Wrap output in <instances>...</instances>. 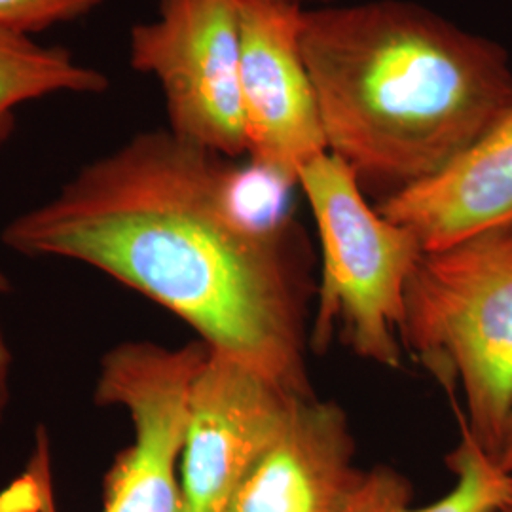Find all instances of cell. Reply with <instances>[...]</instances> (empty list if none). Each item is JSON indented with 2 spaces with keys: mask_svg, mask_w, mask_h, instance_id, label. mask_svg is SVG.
<instances>
[{
  "mask_svg": "<svg viewBox=\"0 0 512 512\" xmlns=\"http://www.w3.org/2000/svg\"><path fill=\"white\" fill-rule=\"evenodd\" d=\"M247 188L230 158L145 131L10 220L2 241L110 275L209 348L313 399L310 258L293 220L253 211Z\"/></svg>",
  "mask_w": 512,
  "mask_h": 512,
  "instance_id": "6da1fadb",
  "label": "cell"
},
{
  "mask_svg": "<svg viewBox=\"0 0 512 512\" xmlns=\"http://www.w3.org/2000/svg\"><path fill=\"white\" fill-rule=\"evenodd\" d=\"M300 44L330 154L382 200L439 173L512 109L505 48L414 2L304 10Z\"/></svg>",
  "mask_w": 512,
  "mask_h": 512,
  "instance_id": "7a4b0ae2",
  "label": "cell"
},
{
  "mask_svg": "<svg viewBox=\"0 0 512 512\" xmlns=\"http://www.w3.org/2000/svg\"><path fill=\"white\" fill-rule=\"evenodd\" d=\"M399 334L440 387L463 393V429L495 458L512 412V224L425 251Z\"/></svg>",
  "mask_w": 512,
  "mask_h": 512,
  "instance_id": "3957f363",
  "label": "cell"
},
{
  "mask_svg": "<svg viewBox=\"0 0 512 512\" xmlns=\"http://www.w3.org/2000/svg\"><path fill=\"white\" fill-rule=\"evenodd\" d=\"M298 184L321 238L323 266L310 325V349L334 338L357 357L401 368L408 279L425 253L418 238L366 200L357 175L325 152L302 167Z\"/></svg>",
  "mask_w": 512,
  "mask_h": 512,
  "instance_id": "277c9868",
  "label": "cell"
},
{
  "mask_svg": "<svg viewBox=\"0 0 512 512\" xmlns=\"http://www.w3.org/2000/svg\"><path fill=\"white\" fill-rule=\"evenodd\" d=\"M129 63L158 80L173 135L230 160L247 154L241 0H160L129 33Z\"/></svg>",
  "mask_w": 512,
  "mask_h": 512,
  "instance_id": "5b68a950",
  "label": "cell"
},
{
  "mask_svg": "<svg viewBox=\"0 0 512 512\" xmlns=\"http://www.w3.org/2000/svg\"><path fill=\"white\" fill-rule=\"evenodd\" d=\"M209 346L124 342L101 357L93 401L128 412L133 442L103 480V512H183L179 465L188 395Z\"/></svg>",
  "mask_w": 512,
  "mask_h": 512,
  "instance_id": "8992f818",
  "label": "cell"
},
{
  "mask_svg": "<svg viewBox=\"0 0 512 512\" xmlns=\"http://www.w3.org/2000/svg\"><path fill=\"white\" fill-rule=\"evenodd\" d=\"M302 401L253 366L209 348L188 395L179 465L183 512H224Z\"/></svg>",
  "mask_w": 512,
  "mask_h": 512,
  "instance_id": "52a82bcc",
  "label": "cell"
},
{
  "mask_svg": "<svg viewBox=\"0 0 512 512\" xmlns=\"http://www.w3.org/2000/svg\"><path fill=\"white\" fill-rule=\"evenodd\" d=\"M304 6L241 0L239 90L251 167L283 186L329 152L317 93L302 54Z\"/></svg>",
  "mask_w": 512,
  "mask_h": 512,
  "instance_id": "ba28073f",
  "label": "cell"
},
{
  "mask_svg": "<svg viewBox=\"0 0 512 512\" xmlns=\"http://www.w3.org/2000/svg\"><path fill=\"white\" fill-rule=\"evenodd\" d=\"M361 475L346 410L302 399L224 512H346Z\"/></svg>",
  "mask_w": 512,
  "mask_h": 512,
  "instance_id": "9c48e42d",
  "label": "cell"
},
{
  "mask_svg": "<svg viewBox=\"0 0 512 512\" xmlns=\"http://www.w3.org/2000/svg\"><path fill=\"white\" fill-rule=\"evenodd\" d=\"M376 207L425 251L512 224V109L439 173Z\"/></svg>",
  "mask_w": 512,
  "mask_h": 512,
  "instance_id": "30bf717a",
  "label": "cell"
},
{
  "mask_svg": "<svg viewBox=\"0 0 512 512\" xmlns=\"http://www.w3.org/2000/svg\"><path fill=\"white\" fill-rule=\"evenodd\" d=\"M446 463L456 476L452 490L431 505L414 507L410 480L393 467L363 471L346 512H501L512 492V475L503 471L463 427Z\"/></svg>",
  "mask_w": 512,
  "mask_h": 512,
  "instance_id": "8fae6325",
  "label": "cell"
},
{
  "mask_svg": "<svg viewBox=\"0 0 512 512\" xmlns=\"http://www.w3.org/2000/svg\"><path fill=\"white\" fill-rule=\"evenodd\" d=\"M107 90V74L76 61L67 50L0 31V145L12 135L16 110L25 103L57 93L93 95Z\"/></svg>",
  "mask_w": 512,
  "mask_h": 512,
  "instance_id": "7c38bea8",
  "label": "cell"
},
{
  "mask_svg": "<svg viewBox=\"0 0 512 512\" xmlns=\"http://www.w3.org/2000/svg\"><path fill=\"white\" fill-rule=\"evenodd\" d=\"M105 0H0V31L33 37L99 8Z\"/></svg>",
  "mask_w": 512,
  "mask_h": 512,
  "instance_id": "4fadbf2b",
  "label": "cell"
},
{
  "mask_svg": "<svg viewBox=\"0 0 512 512\" xmlns=\"http://www.w3.org/2000/svg\"><path fill=\"white\" fill-rule=\"evenodd\" d=\"M12 368H14V355H12V348L8 344L4 323H2V317H0V423L4 420L8 404L12 399V393H10Z\"/></svg>",
  "mask_w": 512,
  "mask_h": 512,
  "instance_id": "5bb4252c",
  "label": "cell"
},
{
  "mask_svg": "<svg viewBox=\"0 0 512 512\" xmlns=\"http://www.w3.org/2000/svg\"><path fill=\"white\" fill-rule=\"evenodd\" d=\"M495 461L499 463V467L503 471H507L509 475H512V412L509 416V421L505 425V431H503V437L499 442V448H497V454H495Z\"/></svg>",
  "mask_w": 512,
  "mask_h": 512,
  "instance_id": "9a60e30c",
  "label": "cell"
},
{
  "mask_svg": "<svg viewBox=\"0 0 512 512\" xmlns=\"http://www.w3.org/2000/svg\"><path fill=\"white\" fill-rule=\"evenodd\" d=\"M12 293V281L0 270V294Z\"/></svg>",
  "mask_w": 512,
  "mask_h": 512,
  "instance_id": "2e32d148",
  "label": "cell"
},
{
  "mask_svg": "<svg viewBox=\"0 0 512 512\" xmlns=\"http://www.w3.org/2000/svg\"><path fill=\"white\" fill-rule=\"evenodd\" d=\"M289 2H296V4H300V6H304V4H330V2H334V0H289Z\"/></svg>",
  "mask_w": 512,
  "mask_h": 512,
  "instance_id": "e0dca14e",
  "label": "cell"
},
{
  "mask_svg": "<svg viewBox=\"0 0 512 512\" xmlns=\"http://www.w3.org/2000/svg\"><path fill=\"white\" fill-rule=\"evenodd\" d=\"M501 512H512V492H511V497H509V501H507V503H505V507H503V509H501Z\"/></svg>",
  "mask_w": 512,
  "mask_h": 512,
  "instance_id": "ac0fdd59",
  "label": "cell"
},
{
  "mask_svg": "<svg viewBox=\"0 0 512 512\" xmlns=\"http://www.w3.org/2000/svg\"><path fill=\"white\" fill-rule=\"evenodd\" d=\"M48 512H54V509H52V507H50V509H48Z\"/></svg>",
  "mask_w": 512,
  "mask_h": 512,
  "instance_id": "d6986e66",
  "label": "cell"
}]
</instances>
